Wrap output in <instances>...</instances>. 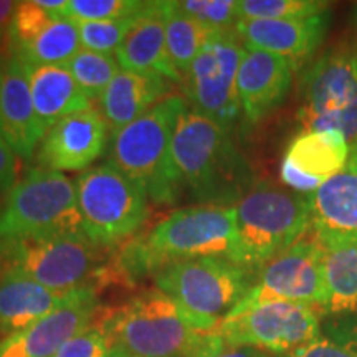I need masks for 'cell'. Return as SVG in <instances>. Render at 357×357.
Masks as SVG:
<instances>
[{"label":"cell","mask_w":357,"mask_h":357,"mask_svg":"<svg viewBox=\"0 0 357 357\" xmlns=\"http://www.w3.org/2000/svg\"><path fill=\"white\" fill-rule=\"evenodd\" d=\"M169 91L171 86L166 78L119 70L100 98L101 116L113 134L154 108L167 98Z\"/></svg>","instance_id":"cell-22"},{"label":"cell","mask_w":357,"mask_h":357,"mask_svg":"<svg viewBox=\"0 0 357 357\" xmlns=\"http://www.w3.org/2000/svg\"><path fill=\"white\" fill-rule=\"evenodd\" d=\"M351 147L339 131H301L287 147L280 176L298 194L310 195L346 167Z\"/></svg>","instance_id":"cell-16"},{"label":"cell","mask_w":357,"mask_h":357,"mask_svg":"<svg viewBox=\"0 0 357 357\" xmlns=\"http://www.w3.org/2000/svg\"><path fill=\"white\" fill-rule=\"evenodd\" d=\"M326 10L323 0H238V20L306 19Z\"/></svg>","instance_id":"cell-29"},{"label":"cell","mask_w":357,"mask_h":357,"mask_svg":"<svg viewBox=\"0 0 357 357\" xmlns=\"http://www.w3.org/2000/svg\"><path fill=\"white\" fill-rule=\"evenodd\" d=\"M139 13L114 20L77 22L82 47L84 50L105 53V55H111L113 52L116 53L119 45L123 43V40L131 32Z\"/></svg>","instance_id":"cell-30"},{"label":"cell","mask_w":357,"mask_h":357,"mask_svg":"<svg viewBox=\"0 0 357 357\" xmlns=\"http://www.w3.org/2000/svg\"><path fill=\"white\" fill-rule=\"evenodd\" d=\"M303 131H339L357 154V47L326 52L301 79Z\"/></svg>","instance_id":"cell-7"},{"label":"cell","mask_w":357,"mask_h":357,"mask_svg":"<svg viewBox=\"0 0 357 357\" xmlns=\"http://www.w3.org/2000/svg\"><path fill=\"white\" fill-rule=\"evenodd\" d=\"M83 234L77 184L63 172L33 167L12 187L0 211V242Z\"/></svg>","instance_id":"cell-6"},{"label":"cell","mask_w":357,"mask_h":357,"mask_svg":"<svg viewBox=\"0 0 357 357\" xmlns=\"http://www.w3.org/2000/svg\"><path fill=\"white\" fill-rule=\"evenodd\" d=\"M121 70L155 75L169 82L181 83L182 75L174 66L166 42V25L159 2H147L136 24L116 50Z\"/></svg>","instance_id":"cell-21"},{"label":"cell","mask_w":357,"mask_h":357,"mask_svg":"<svg viewBox=\"0 0 357 357\" xmlns=\"http://www.w3.org/2000/svg\"><path fill=\"white\" fill-rule=\"evenodd\" d=\"M75 184L83 234L96 247L123 242L149 215L146 192L113 164L86 169Z\"/></svg>","instance_id":"cell-8"},{"label":"cell","mask_w":357,"mask_h":357,"mask_svg":"<svg viewBox=\"0 0 357 357\" xmlns=\"http://www.w3.org/2000/svg\"><path fill=\"white\" fill-rule=\"evenodd\" d=\"M329 25L331 12L326 10L306 19L238 20L235 32L247 50L278 55L298 70L324 42Z\"/></svg>","instance_id":"cell-17"},{"label":"cell","mask_w":357,"mask_h":357,"mask_svg":"<svg viewBox=\"0 0 357 357\" xmlns=\"http://www.w3.org/2000/svg\"><path fill=\"white\" fill-rule=\"evenodd\" d=\"M352 22H354V25H356V29H357V3L354 6V8H352Z\"/></svg>","instance_id":"cell-40"},{"label":"cell","mask_w":357,"mask_h":357,"mask_svg":"<svg viewBox=\"0 0 357 357\" xmlns=\"http://www.w3.org/2000/svg\"><path fill=\"white\" fill-rule=\"evenodd\" d=\"M25 66L35 114L43 132L66 116L93 108L66 65Z\"/></svg>","instance_id":"cell-23"},{"label":"cell","mask_w":357,"mask_h":357,"mask_svg":"<svg viewBox=\"0 0 357 357\" xmlns=\"http://www.w3.org/2000/svg\"><path fill=\"white\" fill-rule=\"evenodd\" d=\"M236 248L235 207L195 205L178 208L142 238L134 240L119 257L128 278L158 273L169 263L190 258L234 260Z\"/></svg>","instance_id":"cell-2"},{"label":"cell","mask_w":357,"mask_h":357,"mask_svg":"<svg viewBox=\"0 0 357 357\" xmlns=\"http://www.w3.org/2000/svg\"><path fill=\"white\" fill-rule=\"evenodd\" d=\"M15 153L8 147L3 139H0V194L10 192L12 187L17 184L19 176V160Z\"/></svg>","instance_id":"cell-38"},{"label":"cell","mask_w":357,"mask_h":357,"mask_svg":"<svg viewBox=\"0 0 357 357\" xmlns=\"http://www.w3.org/2000/svg\"><path fill=\"white\" fill-rule=\"evenodd\" d=\"M326 250L314 235L301 238L291 248L268 261L234 310L268 301H288L318 307L326 301Z\"/></svg>","instance_id":"cell-13"},{"label":"cell","mask_w":357,"mask_h":357,"mask_svg":"<svg viewBox=\"0 0 357 357\" xmlns=\"http://www.w3.org/2000/svg\"><path fill=\"white\" fill-rule=\"evenodd\" d=\"M66 293L53 291L19 271L7 270L0 278V334L7 337L43 319L63 303Z\"/></svg>","instance_id":"cell-24"},{"label":"cell","mask_w":357,"mask_h":357,"mask_svg":"<svg viewBox=\"0 0 357 357\" xmlns=\"http://www.w3.org/2000/svg\"><path fill=\"white\" fill-rule=\"evenodd\" d=\"M45 136L35 114L26 66L10 56L3 63L0 82V139L17 158L32 160Z\"/></svg>","instance_id":"cell-20"},{"label":"cell","mask_w":357,"mask_h":357,"mask_svg":"<svg viewBox=\"0 0 357 357\" xmlns=\"http://www.w3.org/2000/svg\"><path fill=\"white\" fill-rule=\"evenodd\" d=\"M102 324L114 349L132 357H192L215 331L158 288L134 296Z\"/></svg>","instance_id":"cell-4"},{"label":"cell","mask_w":357,"mask_h":357,"mask_svg":"<svg viewBox=\"0 0 357 357\" xmlns=\"http://www.w3.org/2000/svg\"><path fill=\"white\" fill-rule=\"evenodd\" d=\"M2 73H3V65H0V82H2Z\"/></svg>","instance_id":"cell-42"},{"label":"cell","mask_w":357,"mask_h":357,"mask_svg":"<svg viewBox=\"0 0 357 357\" xmlns=\"http://www.w3.org/2000/svg\"><path fill=\"white\" fill-rule=\"evenodd\" d=\"M182 189L200 205L235 207L255 185V174L231 132L187 106L172 137Z\"/></svg>","instance_id":"cell-1"},{"label":"cell","mask_w":357,"mask_h":357,"mask_svg":"<svg viewBox=\"0 0 357 357\" xmlns=\"http://www.w3.org/2000/svg\"><path fill=\"white\" fill-rule=\"evenodd\" d=\"M111 357H132V356H129V354H124V352H121V351H118V349H114V352H113V356Z\"/></svg>","instance_id":"cell-41"},{"label":"cell","mask_w":357,"mask_h":357,"mask_svg":"<svg viewBox=\"0 0 357 357\" xmlns=\"http://www.w3.org/2000/svg\"><path fill=\"white\" fill-rule=\"evenodd\" d=\"M283 357H357L354 352L346 346L339 344L334 339L321 334L319 337L312 339L307 344L298 347Z\"/></svg>","instance_id":"cell-36"},{"label":"cell","mask_w":357,"mask_h":357,"mask_svg":"<svg viewBox=\"0 0 357 357\" xmlns=\"http://www.w3.org/2000/svg\"><path fill=\"white\" fill-rule=\"evenodd\" d=\"M0 255L8 270L19 271L53 291L66 293L86 287L96 268V245L84 234H58L0 242Z\"/></svg>","instance_id":"cell-12"},{"label":"cell","mask_w":357,"mask_h":357,"mask_svg":"<svg viewBox=\"0 0 357 357\" xmlns=\"http://www.w3.org/2000/svg\"><path fill=\"white\" fill-rule=\"evenodd\" d=\"M109 128L95 108L78 111L45 132L37 149L40 167L50 171H86L109 146Z\"/></svg>","instance_id":"cell-15"},{"label":"cell","mask_w":357,"mask_h":357,"mask_svg":"<svg viewBox=\"0 0 357 357\" xmlns=\"http://www.w3.org/2000/svg\"><path fill=\"white\" fill-rule=\"evenodd\" d=\"M192 357H271L268 352L253 347H230L225 346L217 329L208 336L205 344Z\"/></svg>","instance_id":"cell-37"},{"label":"cell","mask_w":357,"mask_h":357,"mask_svg":"<svg viewBox=\"0 0 357 357\" xmlns=\"http://www.w3.org/2000/svg\"><path fill=\"white\" fill-rule=\"evenodd\" d=\"M245 47L235 29L213 32L185 75V95L192 109L234 132L242 119L236 77Z\"/></svg>","instance_id":"cell-11"},{"label":"cell","mask_w":357,"mask_h":357,"mask_svg":"<svg viewBox=\"0 0 357 357\" xmlns=\"http://www.w3.org/2000/svg\"><path fill=\"white\" fill-rule=\"evenodd\" d=\"M311 229L324 248L357 242V154L310 194Z\"/></svg>","instance_id":"cell-19"},{"label":"cell","mask_w":357,"mask_h":357,"mask_svg":"<svg viewBox=\"0 0 357 357\" xmlns=\"http://www.w3.org/2000/svg\"><path fill=\"white\" fill-rule=\"evenodd\" d=\"M187 101L171 95L136 121L111 134L108 162L136 182L154 204H176L182 184L172 160V137Z\"/></svg>","instance_id":"cell-3"},{"label":"cell","mask_w":357,"mask_h":357,"mask_svg":"<svg viewBox=\"0 0 357 357\" xmlns=\"http://www.w3.org/2000/svg\"><path fill=\"white\" fill-rule=\"evenodd\" d=\"M98 306L95 288L71 289L63 303L43 319L0 339V357H53L71 337L91 324Z\"/></svg>","instance_id":"cell-14"},{"label":"cell","mask_w":357,"mask_h":357,"mask_svg":"<svg viewBox=\"0 0 357 357\" xmlns=\"http://www.w3.org/2000/svg\"><path fill=\"white\" fill-rule=\"evenodd\" d=\"M166 25V42L174 66L181 75H187L195 56L211 38L213 30L207 29L178 8L177 2H159Z\"/></svg>","instance_id":"cell-26"},{"label":"cell","mask_w":357,"mask_h":357,"mask_svg":"<svg viewBox=\"0 0 357 357\" xmlns=\"http://www.w3.org/2000/svg\"><path fill=\"white\" fill-rule=\"evenodd\" d=\"M177 6L213 32L234 30L238 22V0H182Z\"/></svg>","instance_id":"cell-33"},{"label":"cell","mask_w":357,"mask_h":357,"mask_svg":"<svg viewBox=\"0 0 357 357\" xmlns=\"http://www.w3.org/2000/svg\"><path fill=\"white\" fill-rule=\"evenodd\" d=\"M52 20L53 17L50 13L40 7L35 0L17 2L7 30L8 48H10L12 56L24 50L33 38H37Z\"/></svg>","instance_id":"cell-31"},{"label":"cell","mask_w":357,"mask_h":357,"mask_svg":"<svg viewBox=\"0 0 357 357\" xmlns=\"http://www.w3.org/2000/svg\"><path fill=\"white\" fill-rule=\"evenodd\" d=\"M114 352L105 324L88 326L70 339L53 357H111Z\"/></svg>","instance_id":"cell-34"},{"label":"cell","mask_w":357,"mask_h":357,"mask_svg":"<svg viewBox=\"0 0 357 357\" xmlns=\"http://www.w3.org/2000/svg\"><path fill=\"white\" fill-rule=\"evenodd\" d=\"M326 301L323 312L333 316L357 312V242L324 248Z\"/></svg>","instance_id":"cell-25"},{"label":"cell","mask_w":357,"mask_h":357,"mask_svg":"<svg viewBox=\"0 0 357 357\" xmlns=\"http://www.w3.org/2000/svg\"><path fill=\"white\" fill-rule=\"evenodd\" d=\"M144 7L139 0H68L60 17L73 22L114 20L136 15Z\"/></svg>","instance_id":"cell-32"},{"label":"cell","mask_w":357,"mask_h":357,"mask_svg":"<svg viewBox=\"0 0 357 357\" xmlns=\"http://www.w3.org/2000/svg\"><path fill=\"white\" fill-rule=\"evenodd\" d=\"M321 310L288 301L231 310L217 333L230 347H253L268 354L287 356L323 334Z\"/></svg>","instance_id":"cell-10"},{"label":"cell","mask_w":357,"mask_h":357,"mask_svg":"<svg viewBox=\"0 0 357 357\" xmlns=\"http://www.w3.org/2000/svg\"><path fill=\"white\" fill-rule=\"evenodd\" d=\"M66 66L89 101L101 98L109 83L119 73V65L113 55L84 50V48L71 58Z\"/></svg>","instance_id":"cell-28"},{"label":"cell","mask_w":357,"mask_h":357,"mask_svg":"<svg viewBox=\"0 0 357 357\" xmlns=\"http://www.w3.org/2000/svg\"><path fill=\"white\" fill-rule=\"evenodd\" d=\"M158 289L212 329L242 301L252 287L250 270L227 258H190L155 273Z\"/></svg>","instance_id":"cell-9"},{"label":"cell","mask_w":357,"mask_h":357,"mask_svg":"<svg viewBox=\"0 0 357 357\" xmlns=\"http://www.w3.org/2000/svg\"><path fill=\"white\" fill-rule=\"evenodd\" d=\"M15 7L17 2H12V0H0V38L7 33Z\"/></svg>","instance_id":"cell-39"},{"label":"cell","mask_w":357,"mask_h":357,"mask_svg":"<svg viewBox=\"0 0 357 357\" xmlns=\"http://www.w3.org/2000/svg\"><path fill=\"white\" fill-rule=\"evenodd\" d=\"M296 68L288 60L266 52L247 50L236 77L242 123L255 126L287 100Z\"/></svg>","instance_id":"cell-18"},{"label":"cell","mask_w":357,"mask_h":357,"mask_svg":"<svg viewBox=\"0 0 357 357\" xmlns=\"http://www.w3.org/2000/svg\"><path fill=\"white\" fill-rule=\"evenodd\" d=\"M77 22L55 17L47 29L33 38L24 50L13 55L29 66L66 65L82 50Z\"/></svg>","instance_id":"cell-27"},{"label":"cell","mask_w":357,"mask_h":357,"mask_svg":"<svg viewBox=\"0 0 357 357\" xmlns=\"http://www.w3.org/2000/svg\"><path fill=\"white\" fill-rule=\"evenodd\" d=\"M323 334L334 339L339 344L346 346L347 349L357 356V312L334 316L333 319L326 323Z\"/></svg>","instance_id":"cell-35"},{"label":"cell","mask_w":357,"mask_h":357,"mask_svg":"<svg viewBox=\"0 0 357 357\" xmlns=\"http://www.w3.org/2000/svg\"><path fill=\"white\" fill-rule=\"evenodd\" d=\"M235 211L236 248L231 261L247 270H260L311 229L310 195L268 182L253 185Z\"/></svg>","instance_id":"cell-5"}]
</instances>
